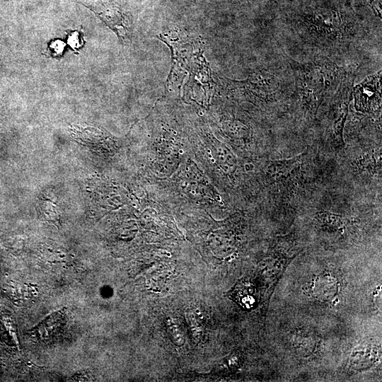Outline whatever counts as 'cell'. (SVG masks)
Masks as SVG:
<instances>
[{
	"mask_svg": "<svg viewBox=\"0 0 382 382\" xmlns=\"http://www.w3.org/2000/svg\"><path fill=\"white\" fill-rule=\"evenodd\" d=\"M202 1H203V0H202ZM241 1H245V0H241Z\"/></svg>",
	"mask_w": 382,
	"mask_h": 382,
	"instance_id": "8fae6325",
	"label": "cell"
},
{
	"mask_svg": "<svg viewBox=\"0 0 382 382\" xmlns=\"http://www.w3.org/2000/svg\"><path fill=\"white\" fill-rule=\"evenodd\" d=\"M374 14L381 18V0H364Z\"/></svg>",
	"mask_w": 382,
	"mask_h": 382,
	"instance_id": "9c48e42d",
	"label": "cell"
},
{
	"mask_svg": "<svg viewBox=\"0 0 382 382\" xmlns=\"http://www.w3.org/2000/svg\"><path fill=\"white\" fill-rule=\"evenodd\" d=\"M296 91L306 112L312 117L323 98L332 92H336L347 71L325 57L300 64L291 60Z\"/></svg>",
	"mask_w": 382,
	"mask_h": 382,
	"instance_id": "7a4b0ae2",
	"label": "cell"
},
{
	"mask_svg": "<svg viewBox=\"0 0 382 382\" xmlns=\"http://www.w3.org/2000/svg\"><path fill=\"white\" fill-rule=\"evenodd\" d=\"M299 157L289 160L271 161L269 166L270 175L276 179L286 176L299 165Z\"/></svg>",
	"mask_w": 382,
	"mask_h": 382,
	"instance_id": "ba28073f",
	"label": "cell"
},
{
	"mask_svg": "<svg viewBox=\"0 0 382 382\" xmlns=\"http://www.w3.org/2000/svg\"><path fill=\"white\" fill-rule=\"evenodd\" d=\"M354 76L347 72L335 92L332 101L331 125L332 139L340 146L344 145L343 130L348 114V107L352 98Z\"/></svg>",
	"mask_w": 382,
	"mask_h": 382,
	"instance_id": "277c9868",
	"label": "cell"
},
{
	"mask_svg": "<svg viewBox=\"0 0 382 382\" xmlns=\"http://www.w3.org/2000/svg\"><path fill=\"white\" fill-rule=\"evenodd\" d=\"M337 290V282L333 277L330 275H320L313 282V294L322 301L331 299L335 295Z\"/></svg>",
	"mask_w": 382,
	"mask_h": 382,
	"instance_id": "52a82bcc",
	"label": "cell"
},
{
	"mask_svg": "<svg viewBox=\"0 0 382 382\" xmlns=\"http://www.w3.org/2000/svg\"><path fill=\"white\" fill-rule=\"evenodd\" d=\"M357 111L371 112L381 110V71L366 77L352 88Z\"/></svg>",
	"mask_w": 382,
	"mask_h": 382,
	"instance_id": "5b68a950",
	"label": "cell"
},
{
	"mask_svg": "<svg viewBox=\"0 0 382 382\" xmlns=\"http://www.w3.org/2000/svg\"><path fill=\"white\" fill-rule=\"evenodd\" d=\"M81 4L96 13L122 42L130 39L132 20L130 15L120 6L111 3L93 4L88 0H80Z\"/></svg>",
	"mask_w": 382,
	"mask_h": 382,
	"instance_id": "3957f363",
	"label": "cell"
},
{
	"mask_svg": "<svg viewBox=\"0 0 382 382\" xmlns=\"http://www.w3.org/2000/svg\"><path fill=\"white\" fill-rule=\"evenodd\" d=\"M69 42L70 45L72 46L73 48H76L78 47V42H79V37L78 33H75L71 35V37L70 36L69 38Z\"/></svg>",
	"mask_w": 382,
	"mask_h": 382,
	"instance_id": "30bf717a",
	"label": "cell"
},
{
	"mask_svg": "<svg viewBox=\"0 0 382 382\" xmlns=\"http://www.w3.org/2000/svg\"><path fill=\"white\" fill-rule=\"evenodd\" d=\"M291 25L305 42L324 50L348 46L359 31L352 16L332 7L320 6L296 13Z\"/></svg>",
	"mask_w": 382,
	"mask_h": 382,
	"instance_id": "6da1fadb",
	"label": "cell"
},
{
	"mask_svg": "<svg viewBox=\"0 0 382 382\" xmlns=\"http://www.w3.org/2000/svg\"><path fill=\"white\" fill-rule=\"evenodd\" d=\"M65 324V309L50 313L30 330V337L47 342L57 336Z\"/></svg>",
	"mask_w": 382,
	"mask_h": 382,
	"instance_id": "8992f818",
	"label": "cell"
}]
</instances>
